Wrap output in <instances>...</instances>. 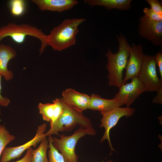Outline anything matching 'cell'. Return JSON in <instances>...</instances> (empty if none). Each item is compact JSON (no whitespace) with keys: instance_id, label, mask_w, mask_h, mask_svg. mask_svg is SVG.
I'll use <instances>...</instances> for the list:
<instances>
[{"instance_id":"cell-1","label":"cell","mask_w":162,"mask_h":162,"mask_svg":"<svg viewBox=\"0 0 162 162\" xmlns=\"http://www.w3.org/2000/svg\"><path fill=\"white\" fill-rule=\"evenodd\" d=\"M116 38L119 44L118 51L115 54L110 49H108L106 53L107 60L106 67L109 73V86L119 88L122 84L123 72L128 59L130 46L121 32L116 35Z\"/></svg>"},{"instance_id":"cell-2","label":"cell","mask_w":162,"mask_h":162,"mask_svg":"<svg viewBox=\"0 0 162 162\" xmlns=\"http://www.w3.org/2000/svg\"><path fill=\"white\" fill-rule=\"evenodd\" d=\"M86 20L83 18L67 19L54 27L47 35V44L56 51H61L74 45L79 26Z\"/></svg>"},{"instance_id":"cell-3","label":"cell","mask_w":162,"mask_h":162,"mask_svg":"<svg viewBox=\"0 0 162 162\" xmlns=\"http://www.w3.org/2000/svg\"><path fill=\"white\" fill-rule=\"evenodd\" d=\"M28 35L35 37L40 41L41 45L39 52L41 54L47 46V35L42 30L29 24H17L14 22L8 23L0 27V43L3 38L9 36L15 43L22 44Z\"/></svg>"},{"instance_id":"cell-4","label":"cell","mask_w":162,"mask_h":162,"mask_svg":"<svg viewBox=\"0 0 162 162\" xmlns=\"http://www.w3.org/2000/svg\"><path fill=\"white\" fill-rule=\"evenodd\" d=\"M63 103L62 113L50 129L45 133L46 137L52 134L59 136L58 132L70 131L77 125L80 127L85 128L93 127L91 120L85 116L82 112L74 109L63 102Z\"/></svg>"},{"instance_id":"cell-5","label":"cell","mask_w":162,"mask_h":162,"mask_svg":"<svg viewBox=\"0 0 162 162\" xmlns=\"http://www.w3.org/2000/svg\"><path fill=\"white\" fill-rule=\"evenodd\" d=\"M96 131L93 127L89 128L80 127L71 135L62 134L60 138L54 137V147L63 156L65 162H78V156L75 152V147L79 140L86 135L94 136Z\"/></svg>"},{"instance_id":"cell-6","label":"cell","mask_w":162,"mask_h":162,"mask_svg":"<svg viewBox=\"0 0 162 162\" xmlns=\"http://www.w3.org/2000/svg\"><path fill=\"white\" fill-rule=\"evenodd\" d=\"M137 77L146 91L157 92L162 87V80L158 77L154 55L144 54L141 68Z\"/></svg>"},{"instance_id":"cell-7","label":"cell","mask_w":162,"mask_h":162,"mask_svg":"<svg viewBox=\"0 0 162 162\" xmlns=\"http://www.w3.org/2000/svg\"><path fill=\"white\" fill-rule=\"evenodd\" d=\"M135 111V109L130 107L121 108L117 107L110 111L100 112L102 115L100 119L101 123L100 125V128H104L105 130L104 134L101 138L100 142L105 140L108 141L110 150L114 151L111 142L110 131L111 129L117 124L119 120L121 117L125 116L126 117L132 116Z\"/></svg>"},{"instance_id":"cell-8","label":"cell","mask_w":162,"mask_h":162,"mask_svg":"<svg viewBox=\"0 0 162 162\" xmlns=\"http://www.w3.org/2000/svg\"><path fill=\"white\" fill-rule=\"evenodd\" d=\"M138 33L153 45L162 46V21L151 20L144 15L139 19Z\"/></svg>"},{"instance_id":"cell-9","label":"cell","mask_w":162,"mask_h":162,"mask_svg":"<svg viewBox=\"0 0 162 162\" xmlns=\"http://www.w3.org/2000/svg\"><path fill=\"white\" fill-rule=\"evenodd\" d=\"M46 128V123L42 124L38 127L35 136L30 140L20 146L6 147L2 152L0 162H8L11 160L19 158L26 150L32 146L36 147L37 144L46 137L44 133Z\"/></svg>"},{"instance_id":"cell-10","label":"cell","mask_w":162,"mask_h":162,"mask_svg":"<svg viewBox=\"0 0 162 162\" xmlns=\"http://www.w3.org/2000/svg\"><path fill=\"white\" fill-rule=\"evenodd\" d=\"M129 83L122 85L119 88V91L114 98H116L122 106H130L143 92L146 91V88L137 77L131 79Z\"/></svg>"},{"instance_id":"cell-11","label":"cell","mask_w":162,"mask_h":162,"mask_svg":"<svg viewBox=\"0 0 162 162\" xmlns=\"http://www.w3.org/2000/svg\"><path fill=\"white\" fill-rule=\"evenodd\" d=\"M143 47L140 44H132L129 50V57L125 69V75L122 85L128 80L137 77L140 71L143 59Z\"/></svg>"},{"instance_id":"cell-12","label":"cell","mask_w":162,"mask_h":162,"mask_svg":"<svg viewBox=\"0 0 162 162\" xmlns=\"http://www.w3.org/2000/svg\"><path fill=\"white\" fill-rule=\"evenodd\" d=\"M62 102L74 109L82 112L88 109L90 96L88 94L68 88L62 92Z\"/></svg>"},{"instance_id":"cell-13","label":"cell","mask_w":162,"mask_h":162,"mask_svg":"<svg viewBox=\"0 0 162 162\" xmlns=\"http://www.w3.org/2000/svg\"><path fill=\"white\" fill-rule=\"evenodd\" d=\"M38 107L43 120L50 122L51 127L62 113L63 104L61 98H56L53 101L52 103H40L38 105Z\"/></svg>"},{"instance_id":"cell-14","label":"cell","mask_w":162,"mask_h":162,"mask_svg":"<svg viewBox=\"0 0 162 162\" xmlns=\"http://www.w3.org/2000/svg\"><path fill=\"white\" fill-rule=\"evenodd\" d=\"M41 11L62 12L72 9L79 3L76 0H32Z\"/></svg>"},{"instance_id":"cell-15","label":"cell","mask_w":162,"mask_h":162,"mask_svg":"<svg viewBox=\"0 0 162 162\" xmlns=\"http://www.w3.org/2000/svg\"><path fill=\"white\" fill-rule=\"evenodd\" d=\"M17 55L15 49L9 45L0 44V74L7 81L11 80L14 74L7 66L9 61Z\"/></svg>"},{"instance_id":"cell-16","label":"cell","mask_w":162,"mask_h":162,"mask_svg":"<svg viewBox=\"0 0 162 162\" xmlns=\"http://www.w3.org/2000/svg\"><path fill=\"white\" fill-rule=\"evenodd\" d=\"M122 105L117 99H107L101 98L99 94H93L90 96V101L88 109L100 112L110 111Z\"/></svg>"},{"instance_id":"cell-17","label":"cell","mask_w":162,"mask_h":162,"mask_svg":"<svg viewBox=\"0 0 162 162\" xmlns=\"http://www.w3.org/2000/svg\"><path fill=\"white\" fill-rule=\"evenodd\" d=\"M131 0H85L84 2L91 6H103L107 10L114 9L127 10L131 8Z\"/></svg>"},{"instance_id":"cell-18","label":"cell","mask_w":162,"mask_h":162,"mask_svg":"<svg viewBox=\"0 0 162 162\" xmlns=\"http://www.w3.org/2000/svg\"><path fill=\"white\" fill-rule=\"evenodd\" d=\"M49 143L48 140L46 137L40 142V145L36 149H33L31 162H49L46 155Z\"/></svg>"},{"instance_id":"cell-19","label":"cell","mask_w":162,"mask_h":162,"mask_svg":"<svg viewBox=\"0 0 162 162\" xmlns=\"http://www.w3.org/2000/svg\"><path fill=\"white\" fill-rule=\"evenodd\" d=\"M26 1L24 0H10L8 5L11 14L15 16L23 15L26 9Z\"/></svg>"},{"instance_id":"cell-20","label":"cell","mask_w":162,"mask_h":162,"mask_svg":"<svg viewBox=\"0 0 162 162\" xmlns=\"http://www.w3.org/2000/svg\"><path fill=\"white\" fill-rule=\"evenodd\" d=\"M15 138V136L10 134L4 126L0 124V158L6 146Z\"/></svg>"},{"instance_id":"cell-21","label":"cell","mask_w":162,"mask_h":162,"mask_svg":"<svg viewBox=\"0 0 162 162\" xmlns=\"http://www.w3.org/2000/svg\"><path fill=\"white\" fill-rule=\"evenodd\" d=\"M53 137L48 136L49 148L48 152L49 162H65L62 155L54 147L52 144Z\"/></svg>"},{"instance_id":"cell-22","label":"cell","mask_w":162,"mask_h":162,"mask_svg":"<svg viewBox=\"0 0 162 162\" xmlns=\"http://www.w3.org/2000/svg\"><path fill=\"white\" fill-rule=\"evenodd\" d=\"M143 11L144 15L150 20L157 21H162V16L154 12L150 8H144Z\"/></svg>"},{"instance_id":"cell-23","label":"cell","mask_w":162,"mask_h":162,"mask_svg":"<svg viewBox=\"0 0 162 162\" xmlns=\"http://www.w3.org/2000/svg\"><path fill=\"white\" fill-rule=\"evenodd\" d=\"M150 5L151 8L154 12L162 16V4L158 0H146Z\"/></svg>"},{"instance_id":"cell-24","label":"cell","mask_w":162,"mask_h":162,"mask_svg":"<svg viewBox=\"0 0 162 162\" xmlns=\"http://www.w3.org/2000/svg\"><path fill=\"white\" fill-rule=\"evenodd\" d=\"M155 63L159 68V73L160 76V80H162V52H158L154 55Z\"/></svg>"},{"instance_id":"cell-25","label":"cell","mask_w":162,"mask_h":162,"mask_svg":"<svg viewBox=\"0 0 162 162\" xmlns=\"http://www.w3.org/2000/svg\"><path fill=\"white\" fill-rule=\"evenodd\" d=\"M32 147L27 150L24 157L21 159L14 162H31L32 159V152L33 150Z\"/></svg>"},{"instance_id":"cell-26","label":"cell","mask_w":162,"mask_h":162,"mask_svg":"<svg viewBox=\"0 0 162 162\" xmlns=\"http://www.w3.org/2000/svg\"><path fill=\"white\" fill-rule=\"evenodd\" d=\"M1 77L2 75L0 74V106L4 107H7L10 103V101L8 98L4 97L1 95Z\"/></svg>"},{"instance_id":"cell-27","label":"cell","mask_w":162,"mask_h":162,"mask_svg":"<svg viewBox=\"0 0 162 162\" xmlns=\"http://www.w3.org/2000/svg\"><path fill=\"white\" fill-rule=\"evenodd\" d=\"M157 92V95L153 98L152 100V103L162 104V87H161Z\"/></svg>"},{"instance_id":"cell-28","label":"cell","mask_w":162,"mask_h":162,"mask_svg":"<svg viewBox=\"0 0 162 162\" xmlns=\"http://www.w3.org/2000/svg\"><path fill=\"white\" fill-rule=\"evenodd\" d=\"M105 162H112V160H110Z\"/></svg>"},{"instance_id":"cell-29","label":"cell","mask_w":162,"mask_h":162,"mask_svg":"<svg viewBox=\"0 0 162 162\" xmlns=\"http://www.w3.org/2000/svg\"><path fill=\"white\" fill-rule=\"evenodd\" d=\"M1 110H0V117L1 115Z\"/></svg>"}]
</instances>
